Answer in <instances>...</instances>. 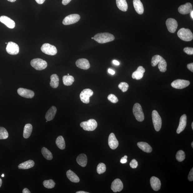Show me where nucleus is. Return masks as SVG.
Here are the masks:
<instances>
[{"mask_svg":"<svg viewBox=\"0 0 193 193\" xmlns=\"http://www.w3.org/2000/svg\"><path fill=\"white\" fill-rule=\"evenodd\" d=\"M68 75H69V74H68Z\"/></svg>","mask_w":193,"mask_h":193,"instance_id":"60","label":"nucleus"},{"mask_svg":"<svg viewBox=\"0 0 193 193\" xmlns=\"http://www.w3.org/2000/svg\"><path fill=\"white\" fill-rule=\"evenodd\" d=\"M187 124V116L185 114L183 115L180 117L179 127H178L177 133L179 134L184 131L186 127Z\"/></svg>","mask_w":193,"mask_h":193,"instance_id":"20","label":"nucleus"},{"mask_svg":"<svg viewBox=\"0 0 193 193\" xmlns=\"http://www.w3.org/2000/svg\"><path fill=\"white\" fill-rule=\"evenodd\" d=\"M81 127L84 130L92 131L95 130L97 127V123L95 120L90 119L87 121L82 122L80 124Z\"/></svg>","mask_w":193,"mask_h":193,"instance_id":"6","label":"nucleus"},{"mask_svg":"<svg viewBox=\"0 0 193 193\" xmlns=\"http://www.w3.org/2000/svg\"><path fill=\"white\" fill-rule=\"evenodd\" d=\"M177 35L181 40L185 41H191L193 38V33L189 29H180L177 32Z\"/></svg>","mask_w":193,"mask_h":193,"instance_id":"3","label":"nucleus"},{"mask_svg":"<svg viewBox=\"0 0 193 193\" xmlns=\"http://www.w3.org/2000/svg\"><path fill=\"white\" fill-rule=\"evenodd\" d=\"M35 1L38 4H43L46 0H35Z\"/></svg>","mask_w":193,"mask_h":193,"instance_id":"47","label":"nucleus"},{"mask_svg":"<svg viewBox=\"0 0 193 193\" xmlns=\"http://www.w3.org/2000/svg\"><path fill=\"white\" fill-rule=\"evenodd\" d=\"M191 146H192V147L193 148V142H192L191 143Z\"/></svg>","mask_w":193,"mask_h":193,"instance_id":"56","label":"nucleus"},{"mask_svg":"<svg viewBox=\"0 0 193 193\" xmlns=\"http://www.w3.org/2000/svg\"><path fill=\"white\" fill-rule=\"evenodd\" d=\"M41 50L43 53L50 56L55 55L57 53L56 47L49 43L43 44L41 47Z\"/></svg>","mask_w":193,"mask_h":193,"instance_id":"8","label":"nucleus"},{"mask_svg":"<svg viewBox=\"0 0 193 193\" xmlns=\"http://www.w3.org/2000/svg\"><path fill=\"white\" fill-rule=\"evenodd\" d=\"M145 70L142 66H139L136 71L134 72L132 75V78L137 80H140L143 77Z\"/></svg>","mask_w":193,"mask_h":193,"instance_id":"22","label":"nucleus"},{"mask_svg":"<svg viewBox=\"0 0 193 193\" xmlns=\"http://www.w3.org/2000/svg\"><path fill=\"white\" fill-rule=\"evenodd\" d=\"M33 127L31 124H27L25 126L23 131V137L25 138H28L31 134Z\"/></svg>","mask_w":193,"mask_h":193,"instance_id":"30","label":"nucleus"},{"mask_svg":"<svg viewBox=\"0 0 193 193\" xmlns=\"http://www.w3.org/2000/svg\"><path fill=\"white\" fill-rule=\"evenodd\" d=\"M184 51L189 55H192L193 54V48L191 47H186L184 49Z\"/></svg>","mask_w":193,"mask_h":193,"instance_id":"42","label":"nucleus"},{"mask_svg":"<svg viewBox=\"0 0 193 193\" xmlns=\"http://www.w3.org/2000/svg\"><path fill=\"white\" fill-rule=\"evenodd\" d=\"M2 177H4V174H2Z\"/></svg>","mask_w":193,"mask_h":193,"instance_id":"57","label":"nucleus"},{"mask_svg":"<svg viewBox=\"0 0 193 193\" xmlns=\"http://www.w3.org/2000/svg\"><path fill=\"white\" fill-rule=\"evenodd\" d=\"M76 193H89V192L83 191H80L77 192Z\"/></svg>","mask_w":193,"mask_h":193,"instance_id":"51","label":"nucleus"},{"mask_svg":"<svg viewBox=\"0 0 193 193\" xmlns=\"http://www.w3.org/2000/svg\"><path fill=\"white\" fill-rule=\"evenodd\" d=\"M43 185L44 187L48 189H52L55 186V182L52 180H45L43 182Z\"/></svg>","mask_w":193,"mask_h":193,"instance_id":"35","label":"nucleus"},{"mask_svg":"<svg viewBox=\"0 0 193 193\" xmlns=\"http://www.w3.org/2000/svg\"><path fill=\"white\" fill-rule=\"evenodd\" d=\"M34 164H35V163H34V161L29 160L20 164L18 167L19 169H28L33 167L34 166Z\"/></svg>","mask_w":193,"mask_h":193,"instance_id":"26","label":"nucleus"},{"mask_svg":"<svg viewBox=\"0 0 193 193\" xmlns=\"http://www.w3.org/2000/svg\"><path fill=\"white\" fill-rule=\"evenodd\" d=\"M108 99L112 103H117L118 101V98L115 95L111 94L108 96Z\"/></svg>","mask_w":193,"mask_h":193,"instance_id":"40","label":"nucleus"},{"mask_svg":"<svg viewBox=\"0 0 193 193\" xmlns=\"http://www.w3.org/2000/svg\"><path fill=\"white\" fill-rule=\"evenodd\" d=\"M127 157H128L126 155L125 156H124L122 157V158H121L120 160L121 163H122V164H125V163H127Z\"/></svg>","mask_w":193,"mask_h":193,"instance_id":"44","label":"nucleus"},{"mask_svg":"<svg viewBox=\"0 0 193 193\" xmlns=\"http://www.w3.org/2000/svg\"><path fill=\"white\" fill-rule=\"evenodd\" d=\"M2 184V179L0 178V187H1Z\"/></svg>","mask_w":193,"mask_h":193,"instance_id":"54","label":"nucleus"},{"mask_svg":"<svg viewBox=\"0 0 193 193\" xmlns=\"http://www.w3.org/2000/svg\"><path fill=\"white\" fill-rule=\"evenodd\" d=\"M9 2H14L16 1V0H7Z\"/></svg>","mask_w":193,"mask_h":193,"instance_id":"53","label":"nucleus"},{"mask_svg":"<svg viewBox=\"0 0 193 193\" xmlns=\"http://www.w3.org/2000/svg\"><path fill=\"white\" fill-rule=\"evenodd\" d=\"M0 22L9 28L13 29L15 27L16 24L14 21L6 16H3L0 17Z\"/></svg>","mask_w":193,"mask_h":193,"instance_id":"16","label":"nucleus"},{"mask_svg":"<svg viewBox=\"0 0 193 193\" xmlns=\"http://www.w3.org/2000/svg\"><path fill=\"white\" fill-rule=\"evenodd\" d=\"M191 126H192V130H193V122H192V123Z\"/></svg>","mask_w":193,"mask_h":193,"instance_id":"55","label":"nucleus"},{"mask_svg":"<svg viewBox=\"0 0 193 193\" xmlns=\"http://www.w3.org/2000/svg\"><path fill=\"white\" fill-rule=\"evenodd\" d=\"M108 145L112 150H115L118 146V141L113 133H111L108 138Z\"/></svg>","mask_w":193,"mask_h":193,"instance_id":"19","label":"nucleus"},{"mask_svg":"<svg viewBox=\"0 0 193 193\" xmlns=\"http://www.w3.org/2000/svg\"><path fill=\"white\" fill-rule=\"evenodd\" d=\"M92 39H93V37L92 38Z\"/></svg>","mask_w":193,"mask_h":193,"instance_id":"59","label":"nucleus"},{"mask_svg":"<svg viewBox=\"0 0 193 193\" xmlns=\"http://www.w3.org/2000/svg\"><path fill=\"white\" fill-rule=\"evenodd\" d=\"M185 157L186 155L184 151L180 150L176 153V158L179 162L183 161L185 159Z\"/></svg>","mask_w":193,"mask_h":193,"instance_id":"37","label":"nucleus"},{"mask_svg":"<svg viewBox=\"0 0 193 193\" xmlns=\"http://www.w3.org/2000/svg\"><path fill=\"white\" fill-rule=\"evenodd\" d=\"M6 49L7 53L12 55H17L19 52L18 44L12 42H9L7 43Z\"/></svg>","mask_w":193,"mask_h":193,"instance_id":"11","label":"nucleus"},{"mask_svg":"<svg viewBox=\"0 0 193 193\" xmlns=\"http://www.w3.org/2000/svg\"><path fill=\"white\" fill-rule=\"evenodd\" d=\"M41 152L44 157L47 160H50L52 159L53 155L51 152L45 147L42 148Z\"/></svg>","mask_w":193,"mask_h":193,"instance_id":"34","label":"nucleus"},{"mask_svg":"<svg viewBox=\"0 0 193 193\" xmlns=\"http://www.w3.org/2000/svg\"><path fill=\"white\" fill-rule=\"evenodd\" d=\"M76 161L78 164L81 166L85 167L87 164V158L85 154H81L78 156Z\"/></svg>","mask_w":193,"mask_h":193,"instance_id":"25","label":"nucleus"},{"mask_svg":"<svg viewBox=\"0 0 193 193\" xmlns=\"http://www.w3.org/2000/svg\"><path fill=\"white\" fill-rule=\"evenodd\" d=\"M64 85L66 86H70L72 85L75 81L73 77L71 76H64L63 77Z\"/></svg>","mask_w":193,"mask_h":193,"instance_id":"32","label":"nucleus"},{"mask_svg":"<svg viewBox=\"0 0 193 193\" xmlns=\"http://www.w3.org/2000/svg\"><path fill=\"white\" fill-rule=\"evenodd\" d=\"M130 165V167L132 169H136L138 166V162L135 159H133L131 162Z\"/></svg>","mask_w":193,"mask_h":193,"instance_id":"41","label":"nucleus"},{"mask_svg":"<svg viewBox=\"0 0 193 193\" xmlns=\"http://www.w3.org/2000/svg\"><path fill=\"white\" fill-rule=\"evenodd\" d=\"M123 187V186L122 181L118 179L114 180L111 186V189L114 192L121 191Z\"/></svg>","mask_w":193,"mask_h":193,"instance_id":"15","label":"nucleus"},{"mask_svg":"<svg viewBox=\"0 0 193 193\" xmlns=\"http://www.w3.org/2000/svg\"><path fill=\"white\" fill-rule=\"evenodd\" d=\"M190 82L189 81L178 80H176L171 84L173 88L177 89H182L187 87L190 85Z\"/></svg>","mask_w":193,"mask_h":193,"instance_id":"12","label":"nucleus"},{"mask_svg":"<svg viewBox=\"0 0 193 193\" xmlns=\"http://www.w3.org/2000/svg\"><path fill=\"white\" fill-rule=\"evenodd\" d=\"M159 63L158 68L161 72H165L167 70V62L162 57L158 55L153 56L152 59L151 65L156 66Z\"/></svg>","mask_w":193,"mask_h":193,"instance_id":"1","label":"nucleus"},{"mask_svg":"<svg viewBox=\"0 0 193 193\" xmlns=\"http://www.w3.org/2000/svg\"><path fill=\"white\" fill-rule=\"evenodd\" d=\"M71 1L72 0H62V3L63 5H67L70 3Z\"/></svg>","mask_w":193,"mask_h":193,"instance_id":"46","label":"nucleus"},{"mask_svg":"<svg viewBox=\"0 0 193 193\" xmlns=\"http://www.w3.org/2000/svg\"><path fill=\"white\" fill-rule=\"evenodd\" d=\"M76 65L79 68L84 70H88L90 67L89 61L87 59L85 58L78 59L76 62Z\"/></svg>","mask_w":193,"mask_h":193,"instance_id":"17","label":"nucleus"},{"mask_svg":"<svg viewBox=\"0 0 193 193\" xmlns=\"http://www.w3.org/2000/svg\"><path fill=\"white\" fill-rule=\"evenodd\" d=\"M133 4L136 12L138 14H142L144 12V7L140 0H133Z\"/></svg>","mask_w":193,"mask_h":193,"instance_id":"24","label":"nucleus"},{"mask_svg":"<svg viewBox=\"0 0 193 193\" xmlns=\"http://www.w3.org/2000/svg\"><path fill=\"white\" fill-rule=\"evenodd\" d=\"M56 144L61 150H64L66 147L65 141L62 136H59L56 140Z\"/></svg>","mask_w":193,"mask_h":193,"instance_id":"33","label":"nucleus"},{"mask_svg":"<svg viewBox=\"0 0 193 193\" xmlns=\"http://www.w3.org/2000/svg\"><path fill=\"white\" fill-rule=\"evenodd\" d=\"M168 31L171 33H174L177 28L178 23L174 19L170 18L167 20L166 22Z\"/></svg>","mask_w":193,"mask_h":193,"instance_id":"13","label":"nucleus"},{"mask_svg":"<svg viewBox=\"0 0 193 193\" xmlns=\"http://www.w3.org/2000/svg\"><path fill=\"white\" fill-rule=\"evenodd\" d=\"M48 121H47H47H46V122H48Z\"/></svg>","mask_w":193,"mask_h":193,"instance_id":"58","label":"nucleus"},{"mask_svg":"<svg viewBox=\"0 0 193 193\" xmlns=\"http://www.w3.org/2000/svg\"><path fill=\"white\" fill-rule=\"evenodd\" d=\"M106 166L103 163H101L98 165L96 171L99 174H101L105 172L106 171Z\"/></svg>","mask_w":193,"mask_h":193,"instance_id":"38","label":"nucleus"},{"mask_svg":"<svg viewBox=\"0 0 193 193\" xmlns=\"http://www.w3.org/2000/svg\"><path fill=\"white\" fill-rule=\"evenodd\" d=\"M81 18L80 16L78 14H72L64 18L63 24L64 25H69L77 23Z\"/></svg>","mask_w":193,"mask_h":193,"instance_id":"9","label":"nucleus"},{"mask_svg":"<svg viewBox=\"0 0 193 193\" xmlns=\"http://www.w3.org/2000/svg\"><path fill=\"white\" fill-rule=\"evenodd\" d=\"M192 11H193L192 6L190 3H187L181 6L178 8V11L179 13L182 14L190 13Z\"/></svg>","mask_w":193,"mask_h":193,"instance_id":"18","label":"nucleus"},{"mask_svg":"<svg viewBox=\"0 0 193 193\" xmlns=\"http://www.w3.org/2000/svg\"><path fill=\"white\" fill-rule=\"evenodd\" d=\"M187 68L189 70H190L191 72H193V63H191L189 64H188L187 65Z\"/></svg>","mask_w":193,"mask_h":193,"instance_id":"45","label":"nucleus"},{"mask_svg":"<svg viewBox=\"0 0 193 193\" xmlns=\"http://www.w3.org/2000/svg\"><path fill=\"white\" fill-rule=\"evenodd\" d=\"M133 112L136 119L139 122H142L144 120V113L141 106L138 103H136L133 106Z\"/></svg>","mask_w":193,"mask_h":193,"instance_id":"5","label":"nucleus"},{"mask_svg":"<svg viewBox=\"0 0 193 193\" xmlns=\"http://www.w3.org/2000/svg\"><path fill=\"white\" fill-rule=\"evenodd\" d=\"M115 37L112 34L108 33H99L94 37L93 39L98 43L103 44L114 40Z\"/></svg>","mask_w":193,"mask_h":193,"instance_id":"2","label":"nucleus"},{"mask_svg":"<svg viewBox=\"0 0 193 193\" xmlns=\"http://www.w3.org/2000/svg\"><path fill=\"white\" fill-rule=\"evenodd\" d=\"M150 181L151 186L153 190L155 191H158L160 190L161 183L159 179L156 177L153 176L151 178Z\"/></svg>","mask_w":193,"mask_h":193,"instance_id":"21","label":"nucleus"},{"mask_svg":"<svg viewBox=\"0 0 193 193\" xmlns=\"http://www.w3.org/2000/svg\"><path fill=\"white\" fill-rule=\"evenodd\" d=\"M188 180L190 181H193V168L191 170L189 176H188Z\"/></svg>","mask_w":193,"mask_h":193,"instance_id":"43","label":"nucleus"},{"mask_svg":"<svg viewBox=\"0 0 193 193\" xmlns=\"http://www.w3.org/2000/svg\"><path fill=\"white\" fill-rule=\"evenodd\" d=\"M113 63L116 65L118 66L120 65V62L117 61L115 60L113 61Z\"/></svg>","mask_w":193,"mask_h":193,"instance_id":"50","label":"nucleus"},{"mask_svg":"<svg viewBox=\"0 0 193 193\" xmlns=\"http://www.w3.org/2000/svg\"><path fill=\"white\" fill-rule=\"evenodd\" d=\"M93 95V91L90 89H86L81 92L80 98L82 102L88 104L90 102V98Z\"/></svg>","mask_w":193,"mask_h":193,"instance_id":"10","label":"nucleus"},{"mask_svg":"<svg viewBox=\"0 0 193 193\" xmlns=\"http://www.w3.org/2000/svg\"><path fill=\"white\" fill-rule=\"evenodd\" d=\"M17 92L19 95L27 98H32L34 96L33 91L25 88H19L17 90Z\"/></svg>","mask_w":193,"mask_h":193,"instance_id":"14","label":"nucleus"},{"mask_svg":"<svg viewBox=\"0 0 193 193\" xmlns=\"http://www.w3.org/2000/svg\"><path fill=\"white\" fill-rule=\"evenodd\" d=\"M59 78L56 74H53L51 76L50 86L52 88H56L59 86Z\"/></svg>","mask_w":193,"mask_h":193,"instance_id":"31","label":"nucleus"},{"mask_svg":"<svg viewBox=\"0 0 193 193\" xmlns=\"http://www.w3.org/2000/svg\"><path fill=\"white\" fill-rule=\"evenodd\" d=\"M152 119L153 125L156 131H159L162 125L161 118L157 111L153 110L152 112Z\"/></svg>","mask_w":193,"mask_h":193,"instance_id":"7","label":"nucleus"},{"mask_svg":"<svg viewBox=\"0 0 193 193\" xmlns=\"http://www.w3.org/2000/svg\"><path fill=\"white\" fill-rule=\"evenodd\" d=\"M57 111V108L55 106H52L46 113L45 116L46 120L48 121L53 120L55 117Z\"/></svg>","mask_w":193,"mask_h":193,"instance_id":"23","label":"nucleus"},{"mask_svg":"<svg viewBox=\"0 0 193 193\" xmlns=\"http://www.w3.org/2000/svg\"><path fill=\"white\" fill-rule=\"evenodd\" d=\"M23 193H31V192L27 188H24V189L23 190V192H22Z\"/></svg>","mask_w":193,"mask_h":193,"instance_id":"49","label":"nucleus"},{"mask_svg":"<svg viewBox=\"0 0 193 193\" xmlns=\"http://www.w3.org/2000/svg\"><path fill=\"white\" fill-rule=\"evenodd\" d=\"M191 18L192 19H193V11H192L191 12Z\"/></svg>","mask_w":193,"mask_h":193,"instance_id":"52","label":"nucleus"},{"mask_svg":"<svg viewBox=\"0 0 193 193\" xmlns=\"http://www.w3.org/2000/svg\"><path fill=\"white\" fill-rule=\"evenodd\" d=\"M116 4L118 8L121 11H127L128 5L126 0H116Z\"/></svg>","mask_w":193,"mask_h":193,"instance_id":"29","label":"nucleus"},{"mask_svg":"<svg viewBox=\"0 0 193 193\" xmlns=\"http://www.w3.org/2000/svg\"><path fill=\"white\" fill-rule=\"evenodd\" d=\"M118 87L120 90H122V92H125L128 90L129 85L127 83L122 82L118 85Z\"/></svg>","mask_w":193,"mask_h":193,"instance_id":"39","label":"nucleus"},{"mask_svg":"<svg viewBox=\"0 0 193 193\" xmlns=\"http://www.w3.org/2000/svg\"><path fill=\"white\" fill-rule=\"evenodd\" d=\"M8 133L5 128L0 127V140L7 139L8 137Z\"/></svg>","mask_w":193,"mask_h":193,"instance_id":"36","label":"nucleus"},{"mask_svg":"<svg viewBox=\"0 0 193 193\" xmlns=\"http://www.w3.org/2000/svg\"><path fill=\"white\" fill-rule=\"evenodd\" d=\"M31 66L36 70L41 71L46 69L47 66V63L42 59L35 58L31 62Z\"/></svg>","mask_w":193,"mask_h":193,"instance_id":"4","label":"nucleus"},{"mask_svg":"<svg viewBox=\"0 0 193 193\" xmlns=\"http://www.w3.org/2000/svg\"><path fill=\"white\" fill-rule=\"evenodd\" d=\"M137 145L138 147L141 150L147 153H150L152 152V148L151 146L146 142H139Z\"/></svg>","mask_w":193,"mask_h":193,"instance_id":"28","label":"nucleus"},{"mask_svg":"<svg viewBox=\"0 0 193 193\" xmlns=\"http://www.w3.org/2000/svg\"><path fill=\"white\" fill-rule=\"evenodd\" d=\"M108 72L112 75H115V71H114L113 70H112V69L110 68L108 70Z\"/></svg>","mask_w":193,"mask_h":193,"instance_id":"48","label":"nucleus"},{"mask_svg":"<svg viewBox=\"0 0 193 193\" xmlns=\"http://www.w3.org/2000/svg\"><path fill=\"white\" fill-rule=\"evenodd\" d=\"M66 175L69 180L71 182L78 183L80 181V179L71 170L67 172Z\"/></svg>","mask_w":193,"mask_h":193,"instance_id":"27","label":"nucleus"}]
</instances>
